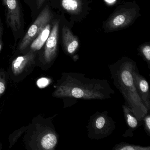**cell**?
<instances>
[{
    "instance_id": "cell-1",
    "label": "cell",
    "mask_w": 150,
    "mask_h": 150,
    "mask_svg": "<svg viewBox=\"0 0 150 150\" xmlns=\"http://www.w3.org/2000/svg\"><path fill=\"white\" fill-rule=\"evenodd\" d=\"M54 88L52 97L64 99L103 100L115 93L106 79H89L78 72L62 73Z\"/></svg>"
},
{
    "instance_id": "cell-2",
    "label": "cell",
    "mask_w": 150,
    "mask_h": 150,
    "mask_svg": "<svg viewBox=\"0 0 150 150\" xmlns=\"http://www.w3.org/2000/svg\"><path fill=\"white\" fill-rule=\"evenodd\" d=\"M135 64L132 59L125 57L109 65L108 68L114 86L124 99V104L132 110L139 122H143V117L149 111L140 99L133 82L132 72Z\"/></svg>"
},
{
    "instance_id": "cell-3",
    "label": "cell",
    "mask_w": 150,
    "mask_h": 150,
    "mask_svg": "<svg viewBox=\"0 0 150 150\" xmlns=\"http://www.w3.org/2000/svg\"><path fill=\"white\" fill-rule=\"evenodd\" d=\"M57 115L45 118L38 115L28 125L23 140L29 150H54L58 144L59 136L56 131L53 119Z\"/></svg>"
},
{
    "instance_id": "cell-4",
    "label": "cell",
    "mask_w": 150,
    "mask_h": 150,
    "mask_svg": "<svg viewBox=\"0 0 150 150\" xmlns=\"http://www.w3.org/2000/svg\"><path fill=\"white\" fill-rule=\"evenodd\" d=\"M86 128L88 137L91 139L99 140L113 133L116 129V123L108 115V111H96L89 117Z\"/></svg>"
},
{
    "instance_id": "cell-5",
    "label": "cell",
    "mask_w": 150,
    "mask_h": 150,
    "mask_svg": "<svg viewBox=\"0 0 150 150\" xmlns=\"http://www.w3.org/2000/svg\"><path fill=\"white\" fill-rule=\"evenodd\" d=\"M59 21L56 20L52 24L50 35L44 45L43 50L37 52V66L42 70L50 69L54 64L58 51V36Z\"/></svg>"
},
{
    "instance_id": "cell-6",
    "label": "cell",
    "mask_w": 150,
    "mask_h": 150,
    "mask_svg": "<svg viewBox=\"0 0 150 150\" xmlns=\"http://www.w3.org/2000/svg\"><path fill=\"white\" fill-rule=\"evenodd\" d=\"M37 55L36 52L28 50L15 58L7 71L9 78L16 83L23 81L37 66Z\"/></svg>"
},
{
    "instance_id": "cell-7",
    "label": "cell",
    "mask_w": 150,
    "mask_h": 150,
    "mask_svg": "<svg viewBox=\"0 0 150 150\" xmlns=\"http://www.w3.org/2000/svg\"><path fill=\"white\" fill-rule=\"evenodd\" d=\"M5 8L7 26L11 29L16 43L21 37L24 31L23 12L20 0H2Z\"/></svg>"
},
{
    "instance_id": "cell-8",
    "label": "cell",
    "mask_w": 150,
    "mask_h": 150,
    "mask_svg": "<svg viewBox=\"0 0 150 150\" xmlns=\"http://www.w3.org/2000/svg\"><path fill=\"white\" fill-rule=\"evenodd\" d=\"M52 17L53 15L50 7L46 6L38 15L18 45V50L20 52L23 54L27 51L30 44L42 29L48 23H50Z\"/></svg>"
},
{
    "instance_id": "cell-9",
    "label": "cell",
    "mask_w": 150,
    "mask_h": 150,
    "mask_svg": "<svg viewBox=\"0 0 150 150\" xmlns=\"http://www.w3.org/2000/svg\"><path fill=\"white\" fill-rule=\"evenodd\" d=\"M136 8H125L113 15L107 22L106 27L110 30L125 28L132 23L137 15Z\"/></svg>"
},
{
    "instance_id": "cell-10",
    "label": "cell",
    "mask_w": 150,
    "mask_h": 150,
    "mask_svg": "<svg viewBox=\"0 0 150 150\" xmlns=\"http://www.w3.org/2000/svg\"><path fill=\"white\" fill-rule=\"evenodd\" d=\"M133 82L137 92L144 106L150 110V93L148 81L139 71L137 64H135L132 69Z\"/></svg>"
},
{
    "instance_id": "cell-11",
    "label": "cell",
    "mask_w": 150,
    "mask_h": 150,
    "mask_svg": "<svg viewBox=\"0 0 150 150\" xmlns=\"http://www.w3.org/2000/svg\"><path fill=\"white\" fill-rule=\"evenodd\" d=\"M63 46L66 54L71 56L74 59V57L77 52L79 43L77 37L74 36L70 29L66 26L63 27L62 31Z\"/></svg>"
},
{
    "instance_id": "cell-12",
    "label": "cell",
    "mask_w": 150,
    "mask_h": 150,
    "mask_svg": "<svg viewBox=\"0 0 150 150\" xmlns=\"http://www.w3.org/2000/svg\"><path fill=\"white\" fill-rule=\"evenodd\" d=\"M124 117L128 129L125 131L123 137H133V132L138 128L139 126L143 124V122H139L132 110L124 103L122 105Z\"/></svg>"
},
{
    "instance_id": "cell-13",
    "label": "cell",
    "mask_w": 150,
    "mask_h": 150,
    "mask_svg": "<svg viewBox=\"0 0 150 150\" xmlns=\"http://www.w3.org/2000/svg\"><path fill=\"white\" fill-rule=\"evenodd\" d=\"M51 29L52 26L50 23L47 24L42 29L38 36L30 44L28 50H31L36 52H39L44 46L50 35Z\"/></svg>"
},
{
    "instance_id": "cell-14",
    "label": "cell",
    "mask_w": 150,
    "mask_h": 150,
    "mask_svg": "<svg viewBox=\"0 0 150 150\" xmlns=\"http://www.w3.org/2000/svg\"><path fill=\"white\" fill-rule=\"evenodd\" d=\"M61 6L67 12L78 14L82 8L81 0H61Z\"/></svg>"
},
{
    "instance_id": "cell-15",
    "label": "cell",
    "mask_w": 150,
    "mask_h": 150,
    "mask_svg": "<svg viewBox=\"0 0 150 150\" xmlns=\"http://www.w3.org/2000/svg\"><path fill=\"white\" fill-rule=\"evenodd\" d=\"M112 150H150V146H142L122 142L116 144Z\"/></svg>"
},
{
    "instance_id": "cell-16",
    "label": "cell",
    "mask_w": 150,
    "mask_h": 150,
    "mask_svg": "<svg viewBox=\"0 0 150 150\" xmlns=\"http://www.w3.org/2000/svg\"><path fill=\"white\" fill-rule=\"evenodd\" d=\"M9 79L7 71L2 67L0 68V98L5 93Z\"/></svg>"
},
{
    "instance_id": "cell-17",
    "label": "cell",
    "mask_w": 150,
    "mask_h": 150,
    "mask_svg": "<svg viewBox=\"0 0 150 150\" xmlns=\"http://www.w3.org/2000/svg\"><path fill=\"white\" fill-rule=\"evenodd\" d=\"M28 126H22L21 128L15 131L9 135V137H8L9 148L13 147V146L16 144L18 139L20 138V137L28 129Z\"/></svg>"
},
{
    "instance_id": "cell-18",
    "label": "cell",
    "mask_w": 150,
    "mask_h": 150,
    "mask_svg": "<svg viewBox=\"0 0 150 150\" xmlns=\"http://www.w3.org/2000/svg\"><path fill=\"white\" fill-rule=\"evenodd\" d=\"M141 55L145 61L147 63L148 68L150 69V46L149 45H145L140 48Z\"/></svg>"
},
{
    "instance_id": "cell-19",
    "label": "cell",
    "mask_w": 150,
    "mask_h": 150,
    "mask_svg": "<svg viewBox=\"0 0 150 150\" xmlns=\"http://www.w3.org/2000/svg\"><path fill=\"white\" fill-rule=\"evenodd\" d=\"M144 130L146 133L150 137V115L148 113L144 116L143 120Z\"/></svg>"
},
{
    "instance_id": "cell-20",
    "label": "cell",
    "mask_w": 150,
    "mask_h": 150,
    "mask_svg": "<svg viewBox=\"0 0 150 150\" xmlns=\"http://www.w3.org/2000/svg\"><path fill=\"white\" fill-rule=\"evenodd\" d=\"M4 28L2 20L0 18V52H1L4 44L3 42V36L4 34Z\"/></svg>"
},
{
    "instance_id": "cell-21",
    "label": "cell",
    "mask_w": 150,
    "mask_h": 150,
    "mask_svg": "<svg viewBox=\"0 0 150 150\" xmlns=\"http://www.w3.org/2000/svg\"><path fill=\"white\" fill-rule=\"evenodd\" d=\"M45 1V0H36L37 7L38 9H39L41 8Z\"/></svg>"
},
{
    "instance_id": "cell-22",
    "label": "cell",
    "mask_w": 150,
    "mask_h": 150,
    "mask_svg": "<svg viewBox=\"0 0 150 150\" xmlns=\"http://www.w3.org/2000/svg\"><path fill=\"white\" fill-rule=\"evenodd\" d=\"M25 1H26V2H29V1H30L31 0H24Z\"/></svg>"
}]
</instances>
